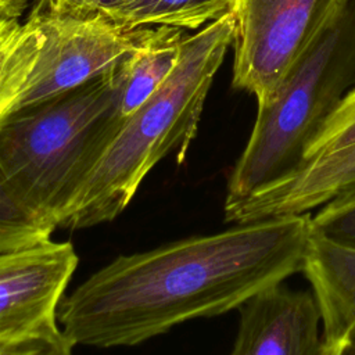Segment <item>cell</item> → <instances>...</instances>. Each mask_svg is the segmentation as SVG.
<instances>
[{"label":"cell","mask_w":355,"mask_h":355,"mask_svg":"<svg viewBox=\"0 0 355 355\" xmlns=\"http://www.w3.org/2000/svg\"><path fill=\"white\" fill-rule=\"evenodd\" d=\"M311 212L236 223L225 232L119 255L72 294L58 322L73 345H136L196 318L240 308L302 272Z\"/></svg>","instance_id":"cell-1"},{"label":"cell","mask_w":355,"mask_h":355,"mask_svg":"<svg viewBox=\"0 0 355 355\" xmlns=\"http://www.w3.org/2000/svg\"><path fill=\"white\" fill-rule=\"evenodd\" d=\"M236 35V14L186 35L176 67L158 90L125 118L115 139L65 209L58 227L83 229L118 216L147 173L171 151L183 162L205 98Z\"/></svg>","instance_id":"cell-2"},{"label":"cell","mask_w":355,"mask_h":355,"mask_svg":"<svg viewBox=\"0 0 355 355\" xmlns=\"http://www.w3.org/2000/svg\"><path fill=\"white\" fill-rule=\"evenodd\" d=\"M119 96L115 68L17 110L0 126V176L51 229L119 132Z\"/></svg>","instance_id":"cell-3"},{"label":"cell","mask_w":355,"mask_h":355,"mask_svg":"<svg viewBox=\"0 0 355 355\" xmlns=\"http://www.w3.org/2000/svg\"><path fill=\"white\" fill-rule=\"evenodd\" d=\"M355 89V0H344L263 103L227 182L223 211L291 175L330 114Z\"/></svg>","instance_id":"cell-4"},{"label":"cell","mask_w":355,"mask_h":355,"mask_svg":"<svg viewBox=\"0 0 355 355\" xmlns=\"http://www.w3.org/2000/svg\"><path fill=\"white\" fill-rule=\"evenodd\" d=\"M78 255L68 241H44L0 252V355H68L58 322Z\"/></svg>","instance_id":"cell-5"},{"label":"cell","mask_w":355,"mask_h":355,"mask_svg":"<svg viewBox=\"0 0 355 355\" xmlns=\"http://www.w3.org/2000/svg\"><path fill=\"white\" fill-rule=\"evenodd\" d=\"M29 14L43 33V46L17 110L111 72L143 42L150 29L126 26L104 12H55L43 1Z\"/></svg>","instance_id":"cell-6"},{"label":"cell","mask_w":355,"mask_h":355,"mask_svg":"<svg viewBox=\"0 0 355 355\" xmlns=\"http://www.w3.org/2000/svg\"><path fill=\"white\" fill-rule=\"evenodd\" d=\"M344 0H239L233 86L263 103Z\"/></svg>","instance_id":"cell-7"},{"label":"cell","mask_w":355,"mask_h":355,"mask_svg":"<svg viewBox=\"0 0 355 355\" xmlns=\"http://www.w3.org/2000/svg\"><path fill=\"white\" fill-rule=\"evenodd\" d=\"M239 309L233 355H323L322 315L313 293L277 283Z\"/></svg>","instance_id":"cell-8"},{"label":"cell","mask_w":355,"mask_h":355,"mask_svg":"<svg viewBox=\"0 0 355 355\" xmlns=\"http://www.w3.org/2000/svg\"><path fill=\"white\" fill-rule=\"evenodd\" d=\"M302 272L320 309L323 355L355 354V247L312 227Z\"/></svg>","instance_id":"cell-9"},{"label":"cell","mask_w":355,"mask_h":355,"mask_svg":"<svg viewBox=\"0 0 355 355\" xmlns=\"http://www.w3.org/2000/svg\"><path fill=\"white\" fill-rule=\"evenodd\" d=\"M184 36V29L150 26L143 42L119 62V112L123 119L168 79L178 64Z\"/></svg>","instance_id":"cell-10"},{"label":"cell","mask_w":355,"mask_h":355,"mask_svg":"<svg viewBox=\"0 0 355 355\" xmlns=\"http://www.w3.org/2000/svg\"><path fill=\"white\" fill-rule=\"evenodd\" d=\"M43 33L29 14L0 21V126L15 112L36 65Z\"/></svg>","instance_id":"cell-11"},{"label":"cell","mask_w":355,"mask_h":355,"mask_svg":"<svg viewBox=\"0 0 355 355\" xmlns=\"http://www.w3.org/2000/svg\"><path fill=\"white\" fill-rule=\"evenodd\" d=\"M239 0H118L107 12L130 28L172 26L200 29L234 11Z\"/></svg>","instance_id":"cell-12"},{"label":"cell","mask_w":355,"mask_h":355,"mask_svg":"<svg viewBox=\"0 0 355 355\" xmlns=\"http://www.w3.org/2000/svg\"><path fill=\"white\" fill-rule=\"evenodd\" d=\"M54 229L39 220L0 176V252L51 239Z\"/></svg>","instance_id":"cell-13"},{"label":"cell","mask_w":355,"mask_h":355,"mask_svg":"<svg viewBox=\"0 0 355 355\" xmlns=\"http://www.w3.org/2000/svg\"><path fill=\"white\" fill-rule=\"evenodd\" d=\"M352 148H355V89L343 98L311 140L302 164Z\"/></svg>","instance_id":"cell-14"},{"label":"cell","mask_w":355,"mask_h":355,"mask_svg":"<svg viewBox=\"0 0 355 355\" xmlns=\"http://www.w3.org/2000/svg\"><path fill=\"white\" fill-rule=\"evenodd\" d=\"M311 218L312 227L327 239L355 247V191L333 197Z\"/></svg>","instance_id":"cell-15"},{"label":"cell","mask_w":355,"mask_h":355,"mask_svg":"<svg viewBox=\"0 0 355 355\" xmlns=\"http://www.w3.org/2000/svg\"><path fill=\"white\" fill-rule=\"evenodd\" d=\"M44 6L55 12L87 15L107 12L118 0H42Z\"/></svg>","instance_id":"cell-16"},{"label":"cell","mask_w":355,"mask_h":355,"mask_svg":"<svg viewBox=\"0 0 355 355\" xmlns=\"http://www.w3.org/2000/svg\"><path fill=\"white\" fill-rule=\"evenodd\" d=\"M29 0H0V21L8 18H21Z\"/></svg>","instance_id":"cell-17"}]
</instances>
